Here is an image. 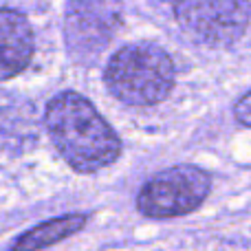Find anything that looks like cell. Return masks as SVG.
I'll return each instance as SVG.
<instances>
[{
    "mask_svg": "<svg viewBox=\"0 0 251 251\" xmlns=\"http://www.w3.org/2000/svg\"><path fill=\"white\" fill-rule=\"evenodd\" d=\"M44 124L55 150L75 172H100L122 154V139L113 126L75 91H62L51 97Z\"/></svg>",
    "mask_w": 251,
    "mask_h": 251,
    "instance_id": "6da1fadb",
    "label": "cell"
},
{
    "mask_svg": "<svg viewBox=\"0 0 251 251\" xmlns=\"http://www.w3.org/2000/svg\"><path fill=\"white\" fill-rule=\"evenodd\" d=\"M234 117L238 124L247 126V128H251V91L247 93V95H243L238 101H236L234 106Z\"/></svg>",
    "mask_w": 251,
    "mask_h": 251,
    "instance_id": "ba28073f",
    "label": "cell"
},
{
    "mask_svg": "<svg viewBox=\"0 0 251 251\" xmlns=\"http://www.w3.org/2000/svg\"><path fill=\"white\" fill-rule=\"evenodd\" d=\"M35 51L33 29L16 9H0V82L20 75Z\"/></svg>",
    "mask_w": 251,
    "mask_h": 251,
    "instance_id": "8992f818",
    "label": "cell"
},
{
    "mask_svg": "<svg viewBox=\"0 0 251 251\" xmlns=\"http://www.w3.org/2000/svg\"><path fill=\"white\" fill-rule=\"evenodd\" d=\"M168 4L181 31L199 44L229 47L251 20V0H156Z\"/></svg>",
    "mask_w": 251,
    "mask_h": 251,
    "instance_id": "3957f363",
    "label": "cell"
},
{
    "mask_svg": "<svg viewBox=\"0 0 251 251\" xmlns=\"http://www.w3.org/2000/svg\"><path fill=\"white\" fill-rule=\"evenodd\" d=\"M212 192V176L196 165L161 170L141 187L137 209L148 218H178L192 214Z\"/></svg>",
    "mask_w": 251,
    "mask_h": 251,
    "instance_id": "277c9868",
    "label": "cell"
},
{
    "mask_svg": "<svg viewBox=\"0 0 251 251\" xmlns=\"http://www.w3.org/2000/svg\"><path fill=\"white\" fill-rule=\"evenodd\" d=\"M104 82L124 104L154 106L172 93L174 62L154 42L126 44L108 60Z\"/></svg>",
    "mask_w": 251,
    "mask_h": 251,
    "instance_id": "7a4b0ae2",
    "label": "cell"
},
{
    "mask_svg": "<svg viewBox=\"0 0 251 251\" xmlns=\"http://www.w3.org/2000/svg\"><path fill=\"white\" fill-rule=\"evenodd\" d=\"M124 22L122 0H71L64 13V44L77 62H93Z\"/></svg>",
    "mask_w": 251,
    "mask_h": 251,
    "instance_id": "5b68a950",
    "label": "cell"
},
{
    "mask_svg": "<svg viewBox=\"0 0 251 251\" xmlns=\"http://www.w3.org/2000/svg\"><path fill=\"white\" fill-rule=\"evenodd\" d=\"M88 223L86 214H66L60 218H51L44 221L40 225H35L33 229L25 231L20 238H16L11 243L13 249H42L49 245H55L60 240L75 236L77 231H82Z\"/></svg>",
    "mask_w": 251,
    "mask_h": 251,
    "instance_id": "52a82bcc",
    "label": "cell"
}]
</instances>
